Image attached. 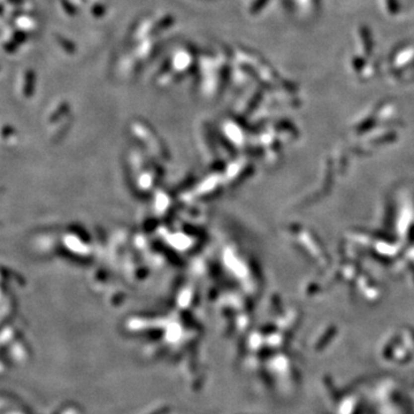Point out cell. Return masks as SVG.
<instances>
[{"instance_id":"6da1fadb","label":"cell","mask_w":414,"mask_h":414,"mask_svg":"<svg viewBox=\"0 0 414 414\" xmlns=\"http://www.w3.org/2000/svg\"><path fill=\"white\" fill-rule=\"evenodd\" d=\"M362 64H364V61H362V59H360V58L354 60V67L357 69H360L362 67Z\"/></svg>"}]
</instances>
